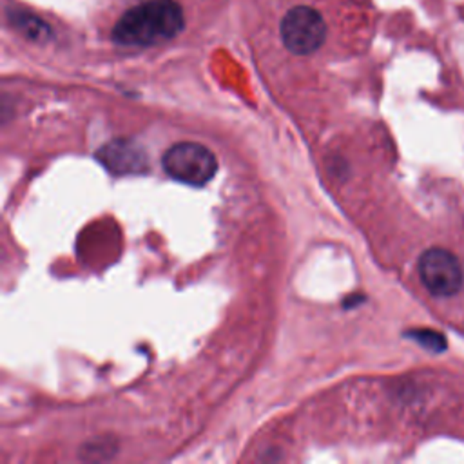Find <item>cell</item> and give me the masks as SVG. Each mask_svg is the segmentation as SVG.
I'll return each instance as SVG.
<instances>
[{"label": "cell", "instance_id": "6da1fadb", "mask_svg": "<svg viewBox=\"0 0 464 464\" xmlns=\"http://www.w3.org/2000/svg\"><path fill=\"white\" fill-rule=\"evenodd\" d=\"M184 26V12L175 0H149L123 14L113 39L120 46H154L175 39Z\"/></svg>", "mask_w": 464, "mask_h": 464}, {"label": "cell", "instance_id": "7a4b0ae2", "mask_svg": "<svg viewBox=\"0 0 464 464\" xmlns=\"http://www.w3.org/2000/svg\"><path fill=\"white\" fill-rule=\"evenodd\" d=\"M162 164L171 178L193 187L207 186L218 171L214 152L195 141H180L168 149Z\"/></svg>", "mask_w": 464, "mask_h": 464}, {"label": "cell", "instance_id": "3957f363", "mask_svg": "<svg viewBox=\"0 0 464 464\" xmlns=\"http://www.w3.org/2000/svg\"><path fill=\"white\" fill-rule=\"evenodd\" d=\"M424 288L435 297H453L464 287V267L459 258L442 247L424 250L417 261Z\"/></svg>", "mask_w": 464, "mask_h": 464}, {"label": "cell", "instance_id": "277c9868", "mask_svg": "<svg viewBox=\"0 0 464 464\" xmlns=\"http://www.w3.org/2000/svg\"><path fill=\"white\" fill-rule=\"evenodd\" d=\"M285 48L294 55H311L327 39V24L320 12L308 6L292 8L279 26Z\"/></svg>", "mask_w": 464, "mask_h": 464}, {"label": "cell", "instance_id": "5b68a950", "mask_svg": "<svg viewBox=\"0 0 464 464\" xmlns=\"http://www.w3.org/2000/svg\"><path fill=\"white\" fill-rule=\"evenodd\" d=\"M98 162L113 175H141L149 169L147 152L131 140H113L96 152Z\"/></svg>", "mask_w": 464, "mask_h": 464}, {"label": "cell", "instance_id": "8992f818", "mask_svg": "<svg viewBox=\"0 0 464 464\" xmlns=\"http://www.w3.org/2000/svg\"><path fill=\"white\" fill-rule=\"evenodd\" d=\"M406 336L412 338L414 341H417L423 349L432 350V352H444L448 347L444 334L432 331V329H415V331L406 332Z\"/></svg>", "mask_w": 464, "mask_h": 464}]
</instances>
